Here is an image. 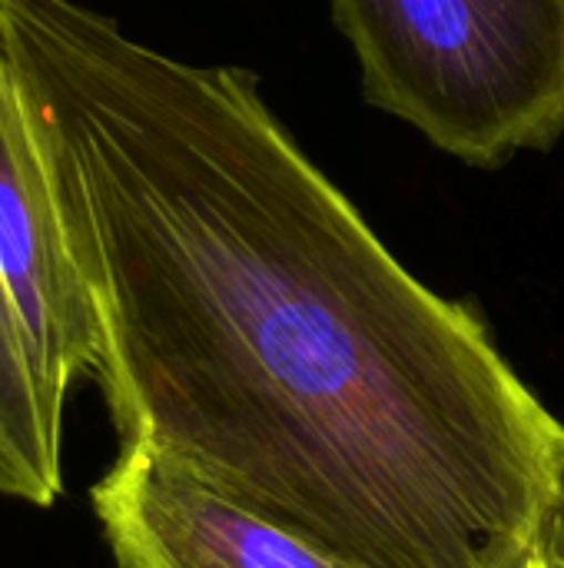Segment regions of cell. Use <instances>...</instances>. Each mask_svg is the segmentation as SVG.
<instances>
[{
    "instance_id": "obj_5",
    "label": "cell",
    "mask_w": 564,
    "mask_h": 568,
    "mask_svg": "<svg viewBox=\"0 0 564 568\" xmlns=\"http://www.w3.org/2000/svg\"><path fill=\"white\" fill-rule=\"evenodd\" d=\"M63 446V409L50 399L23 326L0 280V496L53 506Z\"/></svg>"
},
{
    "instance_id": "obj_2",
    "label": "cell",
    "mask_w": 564,
    "mask_h": 568,
    "mask_svg": "<svg viewBox=\"0 0 564 568\" xmlns=\"http://www.w3.org/2000/svg\"><path fill=\"white\" fill-rule=\"evenodd\" d=\"M369 106L499 170L564 136V0H329Z\"/></svg>"
},
{
    "instance_id": "obj_6",
    "label": "cell",
    "mask_w": 564,
    "mask_h": 568,
    "mask_svg": "<svg viewBox=\"0 0 564 568\" xmlns=\"http://www.w3.org/2000/svg\"><path fill=\"white\" fill-rule=\"evenodd\" d=\"M522 568H564V496L558 503V509L552 513L532 559L525 562Z\"/></svg>"
},
{
    "instance_id": "obj_3",
    "label": "cell",
    "mask_w": 564,
    "mask_h": 568,
    "mask_svg": "<svg viewBox=\"0 0 564 568\" xmlns=\"http://www.w3.org/2000/svg\"><path fill=\"white\" fill-rule=\"evenodd\" d=\"M0 280L50 399L63 409L103 366V333L70 250L47 146L0 43Z\"/></svg>"
},
{
    "instance_id": "obj_4",
    "label": "cell",
    "mask_w": 564,
    "mask_h": 568,
    "mask_svg": "<svg viewBox=\"0 0 564 568\" xmlns=\"http://www.w3.org/2000/svg\"><path fill=\"white\" fill-rule=\"evenodd\" d=\"M90 506L116 568H362L150 446H120Z\"/></svg>"
},
{
    "instance_id": "obj_1",
    "label": "cell",
    "mask_w": 564,
    "mask_h": 568,
    "mask_svg": "<svg viewBox=\"0 0 564 568\" xmlns=\"http://www.w3.org/2000/svg\"><path fill=\"white\" fill-rule=\"evenodd\" d=\"M93 296L120 446L362 568H522L564 423L422 283L233 63L80 0H0Z\"/></svg>"
}]
</instances>
